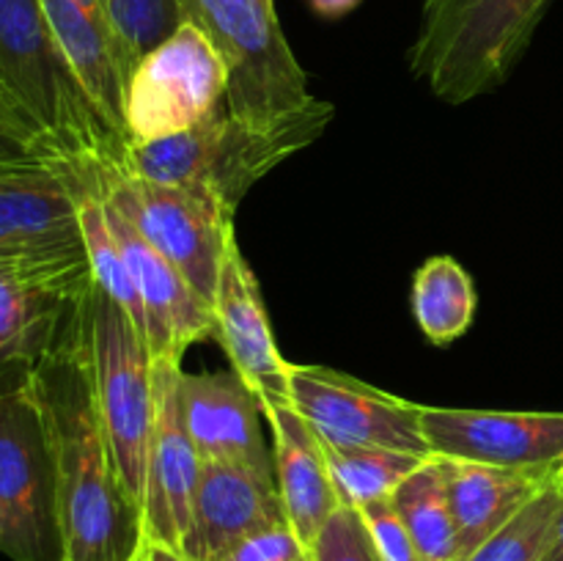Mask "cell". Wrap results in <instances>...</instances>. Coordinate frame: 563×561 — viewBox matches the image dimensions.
Segmentation results:
<instances>
[{
  "label": "cell",
  "mask_w": 563,
  "mask_h": 561,
  "mask_svg": "<svg viewBox=\"0 0 563 561\" xmlns=\"http://www.w3.org/2000/svg\"><path fill=\"white\" fill-rule=\"evenodd\" d=\"M82 322L31 372L58 484L64 561H137L143 509L126 493L97 410Z\"/></svg>",
  "instance_id": "1"
},
{
  "label": "cell",
  "mask_w": 563,
  "mask_h": 561,
  "mask_svg": "<svg viewBox=\"0 0 563 561\" xmlns=\"http://www.w3.org/2000/svg\"><path fill=\"white\" fill-rule=\"evenodd\" d=\"M335 108L311 97L273 121H247L229 108L181 135L126 148V174L203 193L229 212L284 160L295 157L324 135Z\"/></svg>",
  "instance_id": "2"
},
{
  "label": "cell",
  "mask_w": 563,
  "mask_h": 561,
  "mask_svg": "<svg viewBox=\"0 0 563 561\" xmlns=\"http://www.w3.org/2000/svg\"><path fill=\"white\" fill-rule=\"evenodd\" d=\"M0 86L66 157L124 168L126 148L88 99L38 0H0Z\"/></svg>",
  "instance_id": "3"
},
{
  "label": "cell",
  "mask_w": 563,
  "mask_h": 561,
  "mask_svg": "<svg viewBox=\"0 0 563 561\" xmlns=\"http://www.w3.org/2000/svg\"><path fill=\"white\" fill-rule=\"evenodd\" d=\"M550 0H423L410 69L438 99L467 105L506 80Z\"/></svg>",
  "instance_id": "4"
},
{
  "label": "cell",
  "mask_w": 563,
  "mask_h": 561,
  "mask_svg": "<svg viewBox=\"0 0 563 561\" xmlns=\"http://www.w3.org/2000/svg\"><path fill=\"white\" fill-rule=\"evenodd\" d=\"M0 553L64 561L53 451L31 374L0 377Z\"/></svg>",
  "instance_id": "5"
},
{
  "label": "cell",
  "mask_w": 563,
  "mask_h": 561,
  "mask_svg": "<svg viewBox=\"0 0 563 561\" xmlns=\"http://www.w3.org/2000/svg\"><path fill=\"white\" fill-rule=\"evenodd\" d=\"M88 363L93 396L126 493L143 509L146 451L154 424V358L135 319L93 289L88 302Z\"/></svg>",
  "instance_id": "6"
},
{
  "label": "cell",
  "mask_w": 563,
  "mask_h": 561,
  "mask_svg": "<svg viewBox=\"0 0 563 561\" xmlns=\"http://www.w3.org/2000/svg\"><path fill=\"white\" fill-rule=\"evenodd\" d=\"M192 22L203 28L229 72L231 116L273 121L313 97L275 14V0H192Z\"/></svg>",
  "instance_id": "7"
},
{
  "label": "cell",
  "mask_w": 563,
  "mask_h": 561,
  "mask_svg": "<svg viewBox=\"0 0 563 561\" xmlns=\"http://www.w3.org/2000/svg\"><path fill=\"white\" fill-rule=\"evenodd\" d=\"M229 72L198 22L187 20L148 50L124 86L126 146L163 141L225 110Z\"/></svg>",
  "instance_id": "8"
},
{
  "label": "cell",
  "mask_w": 563,
  "mask_h": 561,
  "mask_svg": "<svg viewBox=\"0 0 563 561\" xmlns=\"http://www.w3.org/2000/svg\"><path fill=\"white\" fill-rule=\"evenodd\" d=\"M104 201L212 306L234 234V212L203 193L143 179L119 168L102 170Z\"/></svg>",
  "instance_id": "9"
},
{
  "label": "cell",
  "mask_w": 563,
  "mask_h": 561,
  "mask_svg": "<svg viewBox=\"0 0 563 561\" xmlns=\"http://www.w3.org/2000/svg\"><path fill=\"white\" fill-rule=\"evenodd\" d=\"M93 289L86 251L0 256V377L31 374L82 322Z\"/></svg>",
  "instance_id": "10"
},
{
  "label": "cell",
  "mask_w": 563,
  "mask_h": 561,
  "mask_svg": "<svg viewBox=\"0 0 563 561\" xmlns=\"http://www.w3.org/2000/svg\"><path fill=\"white\" fill-rule=\"evenodd\" d=\"M289 402L328 443L379 446L432 457L423 438V405L328 366L291 363Z\"/></svg>",
  "instance_id": "11"
},
{
  "label": "cell",
  "mask_w": 563,
  "mask_h": 561,
  "mask_svg": "<svg viewBox=\"0 0 563 561\" xmlns=\"http://www.w3.org/2000/svg\"><path fill=\"white\" fill-rule=\"evenodd\" d=\"M152 377L154 424L146 451V479H143V531L146 542L181 550L203 462L181 416V361L154 358Z\"/></svg>",
  "instance_id": "12"
},
{
  "label": "cell",
  "mask_w": 563,
  "mask_h": 561,
  "mask_svg": "<svg viewBox=\"0 0 563 561\" xmlns=\"http://www.w3.org/2000/svg\"><path fill=\"white\" fill-rule=\"evenodd\" d=\"M88 163L71 157L0 168V256L86 251L77 185Z\"/></svg>",
  "instance_id": "13"
},
{
  "label": "cell",
  "mask_w": 563,
  "mask_h": 561,
  "mask_svg": "<svg viewBox=\"0 0 563 561\" xmlns=\"http://www.w3.org/2000/svg\"><path fill=\"white\" fill-rule=\"evenodd\" d=\"M280 526L289 522L275 468L203 462L179 553L190 561H223L240 542Z\"/></svg>",
  "instance_id": "14"
},
{
  "label": "cell",
  "mask_w": 563,
  "mask_h": 561,
  "mask_svg": "<svg viewBox=\"0 0 563 561\" xmlns=\"http://www.w3.org/2000/svg\"><path fill=\"white\" fill-rule=\"evenodd\" d=\"M423 438L432 457L500 468L553 465L563 457V413L427 407Z\"/></svg>",
  "instance_id": "15"
},
{
  "label": "cell",
  "mask_w": 563,
  "mask_h": 561,
  "mask_svg": "<svg viewBox=\"0 0 563 561\" xmlns=\"http://www.w3.org/2000/svg\"><path fill=\"white\" fill-rule=\"evenodd\" d=\"M212 311L214 339L229 355L231 372L240 374L256 391L262 405L289 402L291 363L278 352L262 289L236 240L225 253Z\"/></svg>",
  "instance_id": "16"
},
{
  "label": "cell",
  "mask_w": 563,
  "mask_h": 561,
  "mask_svg": "<svg viewBox=\"0 0 563 561\" xmlns=\"http://www.w3.org/2000/svg\"><path fill=\"white\" fill-rule=\"evenodd\" d=\"M104 212L135 275L143 317H146L143 336H146L152 358H179L181 361L187 346L214 339L212 306L108 201H104Z\"/></svg>",
  "instance_id": "17"
},
{
  "label": "cell",
  "mask_w": 563,
  "mask_h": 561,
  "mask_svg": "<svg viewBox=\"0 0 563 561\" xmlns=\"http://www.w3.org/2000/svg\"><path fill=\"white\" fill-rule=\"evenodd\" d=\"M179 399L201 462L273 468V449L262 435V402L240 374L181 372Z\"/></svg>",
  "instance_id": "18"
},
{
  "label": "cell",
  "mask_w": 563,
  "mask_h": 561,
  "mask_svg": "<svg viewBox=\"0 0 563 561\" xmlns=\"http://www.w3.org/2000/svg\"><path fill=\"white\" fill-rule=\"evenodd\" d=\"M262 413L273 432V468L286 522L308 548L341 509L324 446L291 402H264Z\"/></svg>",
  "instance_id": "19"
},
{
  "label": "cell",
  "mask_w": 563,
  "mask_h": 561,
  "mask_svg": "<svg viewBox=\"0 0 563 561\" xmlns=\"http://www.w3.org/2000/svg\"><path fill=\"white\" fill-rule=\"evenodd\" d=\"M438 460L449 487L460 561L500 531L517 512L526 509L544 487H550L555 471V462L537 468H500L443 457Z\"/></svg>",
  "instance_id": "20"
},
{
  "label": "cell",
  "mask_w": 563,
  "mask_h": 561,
  "mask_svg": "<svg viewBox=\"0 0 563 561\" xmlns=\"http://www.w3.org/2000/svg\"><path fill=\"white\" fill-rule=\"evenodd\" d=\"M38 3L97 113L102 116L115 141L130 148L124 135L126 75L102 3L99 0H38Z\"/></svg>",
  "instance_id": "21"
},
{
  "label": "cell",
  "mask_w": 563,
  "mask_h": 561,
  "mask_svg": "<svg viewBox=\"0 0 563 561\" xmlns=\"http://www.w3.org/2000/svg\"><path fill=\"white\" fill-rule=\"evenodd\" d=\"M471 273L451 256H432L412 278V317L432 344L445 346L465 336L476 317Z\"/></svg>",
  "instance_id": "22"
},
{
  "label": "cell",
  "mask_w": 563,
  "mask_h": 561,
  "mask_svg": "<svg viewBox=\"0 0 563 561\" xmlns=\"http://www.w3.org/2000/svg\"><path fill=\"white\" fill-rule=\"evenodd\" d=\"M423 561H460L456 526L449 504L445 473L438 457L423 460L390 495Z\"/></svg>",
  "instance_id": "23"
},
{
  "label": "cell",
  "mask_w": 563,
  "mask_h": 561,
  "mask_svg": "<svg viewBox=\"0 0 563 561\" xmlns=\"http://www.w3.org/2000/svg\"><path fill=\"white\" fill-rule=\"evenodd\" d=\"M322 446L341 506H350V509H363L374 501L390 498L396 487L423 460H429V457L379 449V446H346L328 443V440H322Z\"/></svg>",
  "instance_id": "24"
},
{
  "label": "cell",
  "mask_w": 563,
  "mask_h": 561,
  "mask_svg": "<svg viewBox=\"0 0 563 561\" xmlns=\"http://www.w3.org/2000/svg\"><path fill=\"white\" fill-rule=\"evenodd\" d=\"M99 3L113 28L126 77L148 50L192 20V0H99Z\"/></svg>",
  "instance_id": "25"
},
{
  "label": "cell",
  "mask_w": 563,
  "mask_h": 561,
  "mask_svg": "<svg viewBox=\"0 0 563 561\" xmlns=\"http://www.w3.org/2000/svg\"><path fill=\"white\" fill-rule=\"evenodd\" d=\"M561 501L563 490L553 482L462 561H539L548 548L550 528L559 515Z\"/></svg>",
  "instance_id": "26"
},
{
  "label": "cell",
  "mask_w": 563,
  "mask_h": 561,
  "mask_svg": "<svg viewBox=\"0 0 563 561\" xmlns=\"http://www.w3.org/2000/svg\"><path fill=\"white\" fill-rule=\"evenodd\" d=\"M66 157L31 113L0 86V168Z\"/></svg>",
  "instance_id": "27"
},
{
  "label": "cell",
  "mask_w": 563,
  "mask_h": 561,
  "mask_svg": "<svg viewBox=\"0 0 563 561\" xmlns=\"http://www.w3.org/2000/svg\"><path fill=\"white\" fill-rule=\"evenodd\" d=\"M311 561H383L377 553L372 534L363 522L361 512L341 506L333 517L322 526L311 544H308Z\"/></svg>",
  "instance_id": "28"
},
{
  "label": "cell",
  "mask_w": 563,
  "mask_h": 561,
  "mask_svg": "<svg viewBox=\"0 0 563 561\" xmlns=\"http://www.w3.org/2000/svg\"><path fill=\"white\" fill-rule=\"evenodd\" d=\"M361 512L363 522H366L368 534H372L374 544H377V553L383 556V561H423L418 553L416 542H412L410 531L401 522L399 512L394 509L390 498L374 501V504L363 506Z\"/></svg>",
  "instance_id": "29"
},
{
  "label": "cell",
  "mask_w": 563,
  "mask_h": 561,
  "mask_svg": "<svg viewBox=\"0 0 563 561\" xmlns=\"http://www.w3.org/2000/svg\"><path fill=\"white\" fill-rule=\"evenodd\" d=\"M306 553L308 548L295 537V531L280 526L240 542L223 561H297Z\"/></svg>",
  "instance_id": "30"
},
{
  "label": "cell",
  "mask_w": 563,
  "mask_h": 561,
  "mask_svg": "<svg viewBox=\"0 0 563 561\" xmlns=\"http://www.w3.org/2000/svg\"><path fill=\"white\" fill-rule=\"evenodd\" d=\"M311 9L317 11L319 16H328V20H339V16L350 14L361 6V0H308Z\"/></svg>",
  "instance_id": "31"
},
{
  "label": "cell",
  "mask_w": 563,
  "mask_h": 561,
  "mask_svg": "<svg viewBox=\"0 0 563 561\" xmlns=\"http://www.w3.org/2000/svg\"><path fill=\"white\" fill-rule=\"evenodd\" d=\"M539 561H563V501L559 506V515H555L553 528H550L548 548H544L542 559Z\"/></svg>",
  "instance_id": "32"
},
{
  "label": "cell",
  "mask_w": 563,
  "mask_h": 561,
  "mask_svg": "<svg viewBox=\"0 0 563 561\" xmlns=\"http://www.w3.org/2000/svg\"><path fill=\"white\" fill-rule=\"evenodd\" d=\"M137 561H190V559L174 548H165V544H157V542H146L143 544L141 556H137Z\"/></svg>",
  "instance_id": "33"
},
{
  "label": "cell",
  "mask_w": 563,
  "mask_h": 561,
  "mask_svg": "<svg viewBox=\"0 0 563 561\" xmlns=\"http://www.w3.org/2000/svg\"><path fill=\"white\" fill-rule=\"evenodd\" d=\"M553 482L559 484V487L563 490V457L559 462H555V471H553Z\"/></svg>",
  "instance_id": "34"
},
{
  "label": "cell",
  "mask_w": 563,
  "mask_h": 561,
  "mask_svg": "<svg viewBox=\"0 0 563 561\" xmlns=\"http://www.w3.org/2000/svg\"><path fill=\"white\" fill-rule=\"evenodd\" d=\"M297 561H311V559H308V553H306V556H302V559H297Z\"/></svg>",
  "instance_id": "35"
}]
</instances>
